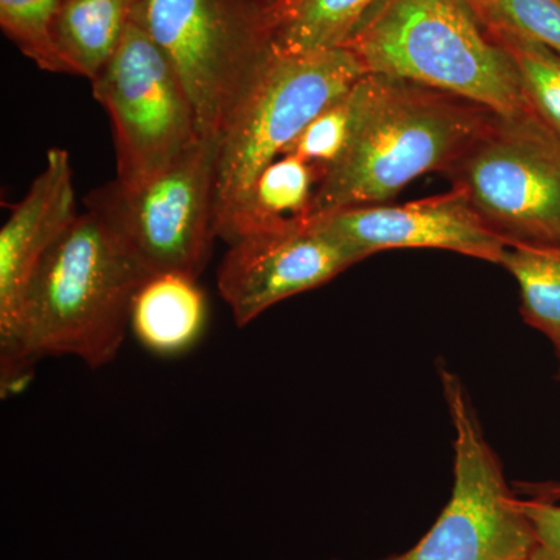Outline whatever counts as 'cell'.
I'll use <instances>...</instances> for the list:
<instances>
[{
  "mask_svg": "<svg viewBox=\"0 0 560 560\" xmlns=\"http://www.w3.org/2000/svg\"><path fill=\"white\" fill-rule=\"evenodd\" d=\"M150 276L102 212L79 213L40 261L13 335L0 346L2 388L44 357H73L92 370L110 363Z\"/></svg>",
  "mask_w": 560,
  "mask_h": 560,
  "instance_id": "obj_1",
  "label": "cell"
},
{
  "mask_svg": "<svg viewBox=\"0 0 560 560\" xmlns=\"http://www.w3.org/2000/svg\"><path fill=\"white\" fill-rule=\"evenodd\" d=\"M353 98L348 147L319 179L308 217L383 205L425 173L445 175L495 114L455 95L374 73L357 81Z\"/></svg>",
  "mask_w": 560,
  "mask_h": 560,
  "instance_id": "obj_2",
  "label": "cell"
},
{
  "mask_svg": "<svg viewBox=\"0 0 560 560\" xmlns=\"http://www.w3.org/2000/svg\"><path fill=\"white\" fill-rule=\"evenodd\" d=\"M345 47L366 73L510 116L528 108L510 54L456 0H381Z\"/></svg>",
  "mask_w": 560,
  "mask_h": 560,
  "instance_id": "obj_3",
  "label": "cell"
},
{
  "mask_svg": "<svg viewBox=\"0 0 560 560\" xmlns=\"http://www.w3.org/2000/svg\"><path fill=\"white\" fill-rule=\"evenodd\" d=\"M366 75L348 47L305 55L271 50L219 138L215 230L221 238L260 173L316 116Z\"/></svg>",
  "mask_w": 560,
  "mask_h": 560,
  "instance_id": "obj_4",
  "label": "cell"
},
{
  "mask_svg": "<svg viewBox=\"0 0 560 560\" xmlns=\"http://www.w3.org/2000/svg\"><path fill=\"white\" fill-rule=\"evenodd\" d=\"M131 20L175 69L201 138L219 139L270 57L268 11L257 0H139Z\"/></svg>",
  "mask_w": 560,
  "mask_h": 560,
  "instance_id": "obj_5",
  "label": "cell"
},
{
  "mask_svg": "<svg viewBox=\"0 0 560 560\" xmlns=\"http://www.w3.org/2000/svg\"><path fill=\"white\" fill-rule=\"evenodd\" d=\"M445 175L508 246H560V136L529 106L493 114Z\"/></svg>",
  "mask_w": 560,
  "mask_h": 560,
  "instance_id": "obj_6",
  "label": "cell"
},
{
  "mask_svg": "<svg viewBox=\"0 0 560 560\" xmlns=\"http://www.w3.org/2000/svg\"><path fill=\"white\" fill-rule=\"evenodd\" d=\"M453 431V488L429 533L410 550L383 560H530L533 526L512 492L499 456L458 375L441 368Z\"/></svg>",
  "mask_w": 560,
  "mask_h": 560,
  "instance_id": "obj_7",
  "label": "cell"
},
{
  "mask_svg": "<svg viewBox=\"0 0 560 560\" xmlns=\"http://www.w3.org/2000/svg\"><path fill=\"white\" fill-rule=\"evenodd\" d=\"M217 153L219 139L201 138L143 183L113 180L92 191L86 206L108 219L151 276L198 279L217 238Z\"/></svg>",
  "mask_w": 560,
  "mask_h": 560,
  "instance_id": "obj_8",
  "label": "cell"
},
{
  "mask_svg": "<svg viewBox=\"0 0 560 560\" xmlns=\"http://www.w3.org/2000/svg\"><path fill=\"white\" fill-rule=\"evenodd\" d=\"M92 83L113 121L117 183L136 186L201 139L197 116L164 51L130 20L119 46Z\"/></svg>",
  "mask_w": 560,
  "mask_h": 560,
  "instance_id": "obj_9",
  "label": "cell"
},
{
  "mask_svg": "<svg viewBox=\"0 0 560 560\" xmlns=\"http://www.w3.org/2000/svg\"><path fill=\"white\" fill-rule=\"evenodd\" d=\"M359 261L305 219L291 220L231 243L217 287L235 324L245 327L272 305L318 289Z\"/></svg>",
  "mask_w": 560,
  "mask_h": 560,
  "instance_id": "obj_10",
  "label": "cell"
},
{
  "mask_svg": "<svg viewBox=\"0 0 560 560\" xmlns=\"http://www.w3.org/2000/svg\"><path fill=\"white\" fill-rule=\"evenodd\" d=\"M305 221L360 260L388 249H442L500 265L508 248L455 190L404 205L331 210Z\"/></svg>",
  "mask_w": 560,
  "mask_h": 560,
  "instance_id": "obj_11",
  "label": "cell"
},
{
  "mask_svg": "<svg viewBox=\"0 0 560 560\" xmlns=\"http://www.w3.org/2000/svg\"><path fill=\"white\" fill-rule=\"evenodd\" d=\"M79 213L69 153L51 149L0 231V346L13 335L40 261Z\"/></svg>",
  "mask_w": 560,
  "mask_h": 560,
  "instance_id": "obj_12",
  "label": "cell"
},
{
  "mask_svg": "<svg viewBox=\"0 0 560 560\" xmlns=\"http://www.w3.org/2000/svg\"><path fill=\"white\" fill-rule=\"evenodd\" d=\"M208 318L205 293L197 278L162 272L143 280L132 301L130 329L143 348L160 355L190 349Z\"/></svg>",
  "mask_w": 560,
  "mask_h": 560,
  "instance_id": "obj_13",
  "label": "cell"
},
{
  "mask_svg": "<svg viewBox=\"0 0 560 560\" xmlns=\"http://www.w3.org/2000/svg\"><path fill=\"white\" fill-rule=\"evenodd\" d=\"M381 0H287L268 13L271 50L305 55L340 49Z\"/></svg>",
  "mask_w": 560,
  "mask_h": 560,
  "instance_id": "obj_14",
  "label": "cell"
},
{
  "mask_svg": "<svg viewBox=\"0 0 560 560\" xmlns=\"http://www.w3.org/2000/svg\"><path fill=\"white\" fill-rule=\"evenodd\" d=\"M318 183V172L308 162L283 154L260 173L248 200L237 210L221 241L231 245L254 232L307 219Z\"/></svg>",
  "mask_w": 560,
  "mask_h": 560,
  "instance_id": "obj_15",
  "label": "cell"
},
{
  "mask_svg": "<svg viewBox=\"0 0 560 560\" xmlns=\"http://www.w3.org/2000/svg\"><path fill=\"white\" fill-rule=\"evenodd\" d=\"M139 0H66L55 39L73 75L94 80L113 57Z\"/></svg>",
  "mask_w": 560,
  "mask_h": 560,
  "instance_id": "obj_16",
  "label": "cell"
},
{
  "mask_svg": "<svg viewBox=\"0 0 560 560\" xmlns=\"http://www.w3.org/2000/svg\"><path fill=\"white\" fill-rule=\"evenodd\" d=\"M500 265L517 282L523 318L551 341L560 361V246L511 245Z\"/></svg>",
  "mask_w": 560,
  "mask_h": 560,
  "instance_id": "obj_17",
  "label": "cell"
},
{
  "mask_svg": "<svg viewBox=\"0 0 560 560\" xmlns=\"http://www.w3.org/2000/svg\"><path fill=\"white\" fill-rule=\"evenodd\" d=\"M486 31L510 54L529 108L560 136V55L521 33Z\"/></svg>",
  "mask_w": 560,
  "mask_h": 560,
  "instance_id": "obj_18",
  "label": "cell"
},
{
  "mask_svg": "<svg viewBox=\"0 0 560 560\" xmlns=\"http://www.w3.org/2000/svg\"><path fill=\"white\" fill-rule=\"evenodd\" d=\"M65 3L66 0H0V27L39 69L73 75L55 39Z\"/></svg>",
  "mask_w": 560,
  "mask_h": 560,
  "instance_id": "obj_19",
  "label": "cell"
},
{
  "mask_svg": "<svg viewBox=\"0 0 560 560\" xmlns=\"http://www.w3.org/2000/svg\"><path fill=\"white\" fill-rule=\"evenodd\" d=\"M353 117L355 98L352 88L348 94L320 110L283 154H293L308 162L318 172L319 179L323 178L324 173L345 153L352 135Z\"/></svg>",
  "mask_w": 560,
  "mask_h": 560,
  "instance_id": "obj_20",
  "label": "cell"
},
{
  "mask_svg": "<svg viewBox=\"0 0 560 560\" xmlns=\"http://www.w3.org/2000/svg\"><path fill=\"white\" fill-rule=\"evenodd\" d=\"M481 25L521 33L560 55V0H492Z\"/></svg>",
  "mask_w": 560,
  "mask_h": 560,
  "instance_id": "obj_21",
  "label": "cell"
},
{
  "mask_svg": "<svg viewBox=\"0 0 560 560\" xmlns=\"http://www.w3.org/2000/svg\"><path fill=\"white\" fill-rule=\"evenodd\" d=\"M521 503L533 526L530 560H560V503L539 499H521Z\"/></svg>",
  "mask_w": 560,
  "mask_h": 560,
  "instance_id": "obj_22",
  "label": "cell"
},
{
  "mask_svg": "<svg viewBox=\"0 0 560 560\" xmlns=\"http://www.w3.org/2000/svg\"><path fill=\"white\" fill-rule=\"evenodd\" d=\"M528 499L556 501L560 503V481L521 482L517 485Z\"/></svg>",
  "mask_w": 560,
  "mask_h": 560,
  "instance_id": "obj_23",
  "label": "cell"
},
{
  "mask_svg": "<svg viewBox=\"0 0 560 560\" xmlns=\"http://www.w3.org/2000/svg\"><path fill=\"white\" fill-rule=\"evenodd\" d=\"M456 2H459L481 24L482 14L488 10L492 0H456Z\"/></svg>",
  "mask_w": 560,
  "mask_h": 560,
  "instance_id": "obj_24",
  "label": "cell"
},
{
  "mask_svg": "<svg viewBox=\"0 0 560 560\" xmlns=\"http://www.w3.org/2000/svg\"><path fill=\"white\" fill-rule=\"evenodd\" d=\"M257 2L270 13V11L278 9L283 2H287V0H257Z\"/></svg>",
  "mask_w": 560,
  "mask_h": 560,
  "instance_id": "obj_25",
  "label": "cell"
}]
</instances>
